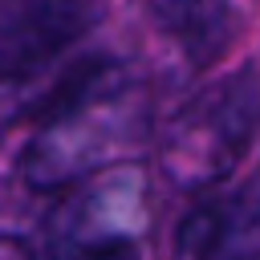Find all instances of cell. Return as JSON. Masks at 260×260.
<instances>
[{"label": "cell", "mask_w": 260, "mask_h": 260, "mask_svg": "<svg viewBox=\"0 0 260 260\" xmlns=\"http://www.w3.org/2000/svg\"><path fill=\"white\" fill-rule=\"evenodd\" d=\"M0 260H37V256H32V248H28L24 240H16V236H0Z\"/></svg>", "instance_id": "obj_9"}, {"label": "cell", "mask_w": 260, "mask_h": 260, "mask_svg": "<svg viewBox=\"0 0 260 260\" xmlns=\"http://www.w3.org/2000/svg\"><path fill=\"white\" fill-rule=\"evenodd\" d=\"M61 69H28V73H0V134L16 126L20 118L37 114L49 106L53 85Z\"/></svg>", "instance_id": "obj_8"}, {"label": "cell", "mask_w": 260, "mask_h": 260, "mask_svg": "<svg viewBox=\"0 0 260 260\" xmlns=\"http://www.w3.org/2000/svg\"><path fill=\"white\" fill-rule=\"evenodd\" d=\"M0 195H4V183H0Z\"/></svg>", "instance_id": "obj_10"}, {"label": "cell", "mask_w": 260, "mask_h": 260, "mask_svg": "<svg viewBox=\"0 0 260 260\" xmlns=\"http://www.w3.org/2000/svg\"><path fill=\"white\" fill-rule=\"evenodd\" d=\"M215 260H260V171L228 199L223 240Z\"/></svg>", "instance_id": "obj_6"}, {"label": "cell", "mask_w": 260, "mask_h": 260, "mask_svg": "<svg viewBox=\"0 0 260 260\" xmlns=\"http://www.w3.org/2000/svg\"><path fill=\"white\" fill-rule=\"evenodd\" d=\"M150 20L171 32L191 57H215L232 37L228 0H142Z\"/></svg>", "instance_id": "obj_5"}, {"label": "cell", "mask_w": 260, "mask_h": 260, "mask_svg": "<svg viewBox=\"0 0 260 260\" xmlns=\"http://www.w3.org/2000/svg\"><path fill=\"white\" fill-rule=\"evenodd\" d=\"M93 20L98 0H0V73L49 69Z\"/></svg>", "instance_id": "obj_4"}, {"label": "cell", "mask_w": 260, "mask_h": 260, "mask_svg": "<svg viewBox=\"0 0 260 260\" xmlns=\"http://www.w3.org/2000/svg\"><path fill=\"white\" fill-rule=\"evenodd\" d=\"M223 211H228V199L195 203L183 215L179 232H175L171 260H215L219 256V240H223Z\"/></svg>", "instance_id": "obj_7"}, {"label": "cell", "mask_w": 260, "mask_h": 260, "mask_svg": "<svg viewBox=\"0 0 260 260\" xmlns=\"http://www.w3.org/2000/svg\"><path fill=\"white\" fill-rule=\"evenodd\" d=\"M260 130V73L236 69L195 93L162 130V175L183 191H207L236 171Z\"/></svg>", "instance_id": "obj_2"}, {"label": "cell", "mask_w": 260, "mask_h": 260, "mask_svg": "<svg viewBox=\"0 0 260 260\" xmlns=\"http://www.w3.org/2000/svg\"><path fill=\"white\" fill-rule=\"evenodd\" d=\"M142 126V98L118 61L89 57L65 65L37 134L20 150V179L32 191H69L106 167H122Z\"/></svg>", "instance_id": "obj_1"}, {"label": "cell", "mask_w": 260, "mask_h": 260, "mask_svg": "<svg viewBox=\"0 0 260 260\" xmlns=\"http://www.w3.org/2000/svg\"><path fill=\"white\" fill-rule=\"evenodd\" d=\"M150 228L146 183L134 162L73 183L45 228L49 260H138Z\"/></svg>", "instance_id": "obj_3"}]
</instances>
